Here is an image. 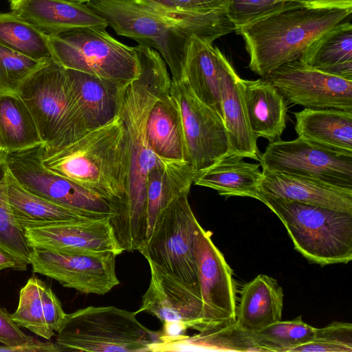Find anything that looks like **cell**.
Returning a JSON list of instances; mask_svg holds the SVG:
<instances>
[{"instance_id":"12","label":"cell","mask_w":352,"mask_h":352,"mask_svg":"<svg viewBox=\"0 0 352 352\" xmlns=\"http://www.w3.org/2000/svg\"><path fill=\"white\" fill-rule=\"evenodd\" d=\"M170 91L180 109L188 163L197 174L230 153L227 130L220 116L195 96L185 80L171 81Z\"/></svg>"},{"instance_id":"6","label":"cell","mask_w":352,"mask_h":352,"mask_svg":"<svg viewBox=\"0 0 352 352\" xmlns=\"http://www.w3.org/2000/svg\"><path fill=\"white\" fill-rule=\"evenodd\" d=\"M136 311L115 306H89L67 314L56 343L63 351L142 352L157 341Z\"/></svg>"},{"instance_id":"5","label":"cell","mask_w":352,"mask_h":352,"mask_svg":"<svg viewBox=\"0 0 352 352\" xmlns=\"http://www.w3.org/2000/svg\"><path fill=\"white\" fill-rule=\"evenodd\" d=\"M85 4L117 34L158 52L173 82L184 80L188 42L196 35L191 27L167 18L141 0H91Z\"/></svg>"},{"instance_id":"43","label":"cell","mask_w":352,"mask_h":352,"mask_svg":"<svg viewBox=\"0 0 352 352\" xmlns=\"http://www.w3.org/2000/svg\"><path fill=\"white\" fill-rule=\"evenodd\" d=\"M0 351L6 352H60L62 349L50 340L43 342L33 337L29 342L16 346L0 344Z\"/></svg>"},{"instance_id":"42","label":"cell","mask_w":352,"mask_h":352,"mask_svg":"<svg viewBox=\"0 0 352 352\" xmlns=\"http://www.w3.org/2000/svg\"><path fill=\"white\" fill-rule=\"evenodd\" d=\"M32 338L12 321L10 314L0 305V343L10 346H16L25 344Z\"/></svg>"},{"instance_id":"8","label":"cell","mask_w":352,"mask_h":352,"mask_svg":"<svg viewBox=\"0 0 352 352\" xmlns=\"http://www.w3.org/2000/svg\"><path fill=\"white\" fill-rule=\"evenodd\" d=\"M48 38L53 58L65 69L124 85L138 77L135 46L114 38L106 28H78Z\"/></svg>"},{"instance_id":"45","label":"cell","mask_w":352,"mask_h":352,"mask_svg":"<svg viewBox=\"0 0 352 352\" xmlns=\"http://www.w3.org/2000/svg\"><path fill=\"white\" fill-rule=\"evenodd\" d=\"M28 265L23 260L0 248V271L6 269L25 271Z\"/></svg>"},{"instance_id":"38","label":"cell","mask_w":352,"mask_h":352,"mask_svg":"<svg viewBox=\"0 0 352 352\" xmlns=\"http://www.w3.org/2000/svg\"><path fill=\"white\" fill-rule=\"evenodd\" d=\"M302 5L300 0H224L223 8L236 30L268 15Z\"/></svg>"},{"instance_id":"13","label":"cell","mask_w":352,"mask_h":352,"mask_svg":"<svg viewBox=\"0 0 352 352\" xmlns=\"http://www.w3.org/2000/svg\"><path fill=\"white\" fill-rule=\"evenodd\" d=\"M112 252L61 254L32 248V272L59 283L63 287L87 294L104 295L119 285Z\"/></svg>"},{"instance_id":"20","label":"cell","mask_w":352,"mask_h":352,"mask_svg":"<svg viewBox=\"0 0 352 352\" xmlns=\"http://www.w3.org/2000/svg\"><path fill=\"white\" fill-rule=\"evenodd\" d=\"M262 173L261 192L352 214L351 188L265 168Z\"/></svg>"},{"instance_id":"27","label":"cell","mask_w":352,"mask_h":352,"mask_svg":"<svg viewBox=\"0 0 352 352\" xmlns=\"http://www.w3.org/2000/svg\"><path fill=\"white\" fill-rule=\"evenodd\" d=\"M300 138L322 147L352 154V112L335 109H304L294 113Z\"/></svg>"},{"instance_id":"40","label":"cell","mask_w":352,"mask_h":352,"mask_svg":"<svg viewBox=\"0 0 352 352\" xmlns=\"http://www.w3.org/2000/svg\"><path fill=\"white\" fill-rule=\"evenodd\" d=\"M39 285L45 322L51 330L58 332L67 314L52 288L41 279L39 280Z\"/></svg>"},{"instance_id":"3","label":"cell","mask_w":352,"mask_h":352,"mask_svg":"<svg viewBox=\"0 0 352 352\" xmlns=\"http://www.w3.org/2000/svg\"><path fill=\"white\" fill-rule=\"evenodd\" d=\"M352 9L292 7L237 31L250 56V69L265 77L278 67L300 60L325 32L348 18Z\"/></svg>"},{"instance_id":"1","label":"cell","mask_w":352,"mask_h":352,"mask_svg":"<svg viewBox=\"0 0 352 352\" xmlns=\"http://www.w3.org/2000/svg\"><path fill=\"white\" fill-rule=\"evenodd\" d=\"M139 60L138 77L124 90L118 116L127 133L129 175L125 201L119 212L109 218L124 251H139L147 235L146 186L149 171L164 161L152 151L146 133L148 112L171 78L167 65L155 50L135 46Z\"/></svg>"},{"instance_id":"15","label":"cell","mask_w":352,"mask_h":352,"mask_svg":"<svg viewBox=\"0 0 352 352\" xmlns=\"http://www.w3.org/2000/svg\"><path fill=\"white\" fill-rule=\"evenodd\" d=\"M212 234L198 223L195 254L206 328L234 321L236 308V285L232 270L212 242Z\"/></svg>"},{"instance_id":"35","label":"cell","mask_w":352,"mask_h":352,"mask_svg":"<svg viewBox=\"0 0 352 352\" xmlns=\"http://www.w3.org/2000/svg\"><path fill=\"white\" fill-rule=\"evenodd\" d=\"M316 331V328L305 322L300 316L292 320L278 321L255 333L264 352H291L312 340Z\"/></svg>"},{"instance_id":"10","label":"cell","mask_w":352,"mask_h":352,"mask_svg":"<svg viewBox=\"0 0 352 352\" xmlns=\"http://www.w3.org/2000/svg\"><path fill=\"white\" fill-rule=\"evenodd\" d=\"M41 146L8 153V168L18 182L30 192L89 218L109 217L111 208L104 199L43 165Z\"/></svg>"},{"instance_id":"30","label":"cell","mask_w":352,"mask_h":352,"mask_svg":"<svg viewBox=\"0 0 352 352\" xmlns=\"http://www.w3.org/2000/svg\"><path fill=\"white\" fill-rule=\"evenodd\" d=\"M7 179L9 203L14 218L22 230L25 228L91 219L30 192L12 175L9 168Z\"/></svg>"},{"instance_id":"36","label":"cell","mask_w":352,"mask_h":352,"mask_svg":"<svg viewBox=\"0 0 352 352\" xmlns=\"http://www.w3.org/2000/svg\"><path fill=\"white\" fill-rule=\"evenodd\" d=\"M39 280L35 276L28 280L20 290L18 307L10 316L19 327L47 340L54 332L48 327L44 318Z\"/></svg>"},{"instance_id":"17","label":"cell","mask_w":352,"mask_h":352,"mask_svg":"<svg viewBox=\"0 0 352 352\" xmlns=\"http://www.w3.org/2000/svg\"><path fill=\"white\" fill-rule=\"evenodd\" d=\"M151 279L136 313L146 312L162 323L182 322L197 331L207 327L199 287L188 285L148 262Z\"/></svg>"},{"instance_id":"9","label":"cell","mask_w":352,"mask_h":352,"mask_svg":"<svg viewBox=\"0 0 352 352\" xmlns=\"http://www.w3.org/2000/svg\"><path fill=\"white\" fill-rule=\"evenodd\" d=\"M188 194L177 197L162 210L139 252L162 272L199 287L195 254L199 222L188 202Z\"/></svg>"},{"instance_id":"39","label":"cell","mask_w":352,"mask_h":352,"mask_svg":"<svg viewBox=\"0 0 352 352\" xmlns=\"http://www.w3.org/2000/svg\"><path fill=\"white\" fill-rule=\"evenodd\" d=\"M352 324L333 322L317 329L312 340L293 349L291 352H351Z\"/></svg>"},{"instance_id":"33","label":"cell","mask_w":352,"mask_h":352,"mask_svg":"<svg viewBox=\"0 0 352 352\" xmlns=\"http://www.w3.org/2000/svg\"><path fill=\"white\" fill-rule=\"evenodd\" d=\"M0 44L38 61L53 58L48 36L12 12H0Z\"/></svg>"},{"instance_id":"47","label":"cell","mask_w":352,"mask_h":352,"mask_svg":"<svg viewBox=\"0 0 352 352\" xmlns=\"http://www.w3.org/2000/svg\"><path fill=\"white\" fill-rule=\"evenodd\" d=\"M1 150H3V147L1 138V135H0V151H1Z\"/></svg>"},{"instance_id":"23","label":"cell","mask_w":352,"mask_h":352,"mask_svg":"<svg viewBox=\"0 0 352 352\" xmlns=\"http://www.w3.org/2000/svg\"><path fill=\"white\" fill-rule=\"evenodd\" d=\"M226 58L212 43L195 34L190 36L186 52L184 80L195 96L218 113L223 120L221 75Z\"/></svg>"},{"instance_id":"44","label":"cell","mask_w":352,"mask_h":352,"mask_svg":"<svg viewBox=\"0 0 352 352\" xmlns=\"http://www.w3.org/2000/svg\"><path fill=\"white\" fill-rule=\"evenodd\" d=\"M300 3L312 8L352 9V0H300Z\"/></svg>"},{"instance_id":"32","label":"cell","mask_w":352,"mask_h":352,"mask_svg":"<svg viewBox=\"0 0 352 352\" xmlns=\"http://www.w3.org/2000/svg\"><path fill=\"white\" fill-rule=\"evenodd\" d=\"M0 135L8 153L44 144L30 111L19 94L0 95Z\"/></svg>"},{"instance_id":"29","label":"cell","mask_w":352,"mask_h":352,"mask_svg":"<svg viewBox=\"0 0 352 352\" xmlns=\"http://www.w3.org/2000/svg\"><path fill=\"white\" fill-rule=\"evenodd\" d=\"M196 175L189 163L179 161L165 160L149 171L146 186V241L159 214L175 198L189 193Z\"/></svg>"},{"instance_id":"28","label":"cell","mask_w":352,"mask_h":352,"mask_svg":"<svg viewBox=\"0 0 352 352\" xmlns=\"http://www.w3.org/2000/svg\"><path fill=\"white\" fill-rule=\"evenodd\" d=\"M229 154L208 169L198 173L193 184L216 190L225 197H247L257 199L263 173L260 164L245 162Z\"/></svg>"},{"instance_id":"26","label":"cell","mask_w":352,"mask_h":352,"mask_svg":"<svg viewBox=\"0 0 352 352\" xmlns=\"http://www.w3.org/2000/svg\"><path fill=\"white\" fill-rule=\"evenodd\" d=\"M198 350H224L264 352L255 332L239 327L235 321L210 326L192 336L177 338L152 343L148 351H188Z\"/></svg>"},{"instance_id":"22","label":"cell","mask_w":352,"mask_h":352,"mask_svg":"<svg viewBox=\"0 0 352 352\" xmlns=\"http://www.w3.org/2000/svg\"><path fill=\"white\" fill-rule=\"evenodd\" d=\"M223 122L227 130L230 153L242 158L259 159L257 138L249 122L242 79L226 58L221 75Z\"/></svg>"},{"instance_id":"7","label":"cell","mask_w":352,"mask_h":352,"mask_svg":"<svg viewBox=\"0 0 352 352\" xmlns=\"http://www.w3.org/2000/svg\"><path fill=\"white\" fill-rule=\"evenodd\" d=\"M19 95L35 120L44 148L63 146L89 131L69 91L65 68L53 58L29 77Z\"/></svg>"},{"instance_id":"21","label":"cell","mask_w":352,"mask_h":352,"mask_svg":"<svg viewBox=\"0 0 352 352\" xmlns=\"http://www.w3.org/2000/svg\"><path fill=\"white\" fill-rule=\"evenodd\" d=\"M146 133L153 152L160 159L188 163L180 109L170 85L161 91L153 104Z\"/></svg>"},{"instance_id":"14","label":"cell","mask_w":352,"mask_h":352,"mask_svg":"<svg viewBox=\"0 0 352 352\" xmlns=\"http://www.w3.org/2000/svg\"><path fill=\"white\" fill-rule=\"evenodd\" d=\"M264 78L294 104L352 112V80L324 73L300 60L278 67Z\"/></svg>"},{"instance_id":"16","label":"cell","mask_w":352,"mask_h":352,"mask_svg":"<svg viewBox=\"0 0 352 352\" xmlns=\"http://www.w3.org/2000/svg\"><path fill=\"white\" fill-rule=\"evenodd\" d=\"M23 231L32 249L61 254L112 252L118 256L124 252L109 217L25 228Z\"/></svg>"},{"instance_id":"11","label":"cell","mask_w":352,"mask_h":352,"mask_svg":"<svg viewBox=\"0 0 352 352\" xmlns=\"http://www.w3.org/2000/svg\"><path fill=\"white\" fill-rule=\"evenodd\" d=\"M258 161L262 168L352 189V154L333 151L300 138L270 142Z\"/></svg>"},{"instance_id":"46","label":"cell","mask_w":352,"mask_h":352,"mask_svg":"<svg viewBox=\"0 0 352 352\" xmlns=\"http://www.w3.org/2000/svg\"><path fill=\"white\" fill-rule=\"evenodd\" d=\"M74 2L81 3H87L91 0H69Z\"/></svg>"},{"instance_id":"31","label":"cell","mask_w":352,"mask_h":352,"mask_svg":"<svg viewBox=\"0 0 352 352\" xmlns=\"http://www.w3.org/2000/svg\"><path fill=\"white\" fill-rule=\"evenodd\" d=\"M304 64L331 75L352 80V25L338 24L317 40L300 59Z\"/></svg>"},{"instance_id":"18","label":"cell","mask_w":352,"mask_h":352,"mask_svg":"<svg viewBox=\"0 0 352 352\" xmlns=\"http://www.w3.org/2000/svg\"><path fill=\"white\" fill-rule=\"evenodd\" d=\"M11 12L47 36L83 28L108 26L87 4L69 0H9Z\"/></svg>"},{"instance_id":"37","label":"cell","mask_w":352,"mask_h":352,"mask_svg":"<svg viewBox=\"0 0 352 352\" xmlns=\"http://www.w3.org/2000/svg\"><path fill=\"white\" fill-rule=\"evenodd\" d=\"M47 61L34 60L0 44V95L19 94L29 77Z\"/></svg>"},{"instance_id":"34","label":"cell","mask_w":352,"mask_h":352,"mask_svg":"<svg viewBox=\"0 0 352 352\" xmlns=\"http://www.w3.org/2000/svg\"><path fill=\"white\" fill-rule=\"evenodd\" d=\"M8 153L0 151V248L30 264L32 249L16 223L8 196Z\"/></svg>"},{"instance_id":"24","label":"cell","mask_w":352,"mask_h":352,"mask_svg":"<svg viewBox=\"0 0 352 352\" xmlns=\"http://www.w3.org/2000/svg\"><path fill=\"white\" fill-rule=\"evenodd\" d=\"M283 290L276 279L259 274L245 284L236 308L235 322L252 332L281 320Z\"/></svg>"},{"instance_id":"4","label":"cell","mask_w":352,"mask_h":352,"mask_svg":"<svg viewBox=\"0 0 352 352\" xmlns=\"http://www.w3.org/2000/svg\"><path fill=\"white\" fill-rule=\"evenodd\" d=\"M281 221L295 249L321 266L352 260V214L260 192Z\"/></svg>"},{"instance_id":"25","label":"cell","mask_w":352,"mask_h":352,"mask_svg":"<svg viewBox=\"0 0 352 352\" xmlns=\"http://www.w3.org/2000/svg\"><path fill=\"white\" fill-rule=\"evenodd\" d=\"M251 129L258 139L275 142L286 127L287 108L284 97L267 80L242 79Z\"/></svg>"},{"instance_id":"19","label":"cell","mask_w":352,"mask_h":352,"mask_svg":"<svg viewBox=\"0 0 352 352\" xmlns=\"http://www.w3.org/2000/svg\"><path fill=\"white\" fill-rule=\"evenodd\" d=\"M65 72L69 91L88 131L102 126L118 116L128 84L73 69Z\"/></svg>"},{"instance_id":"41","label":"cell","mask_w":352,"mask_h":352,"mask_svg":"<svg viewBox=\"0 0 352 352\" xmlns=\"http://www.w3.org/2000/svg\"><path fill=\"white\" fill-rule=\"evenodd\" d=\"M176 12L207 13L223 8L224 0H150Z\"/></svg>"},{"instance_id":"2","label":"cell","mask_w":352,"mask_h":352,"mask_svg":"<svg viewBox=\"0 0 352 352\" xmlns=\"http://www.w3.org/2000/svg\"><path fill=\"white\" fill-rule=\"evenodd\" d=\"M41 160L47 169L104 199L111 208L109 218L121 210L127 193L129 146L119 116L63 146L42 145Z\"/></svg>"}]
</instances>
